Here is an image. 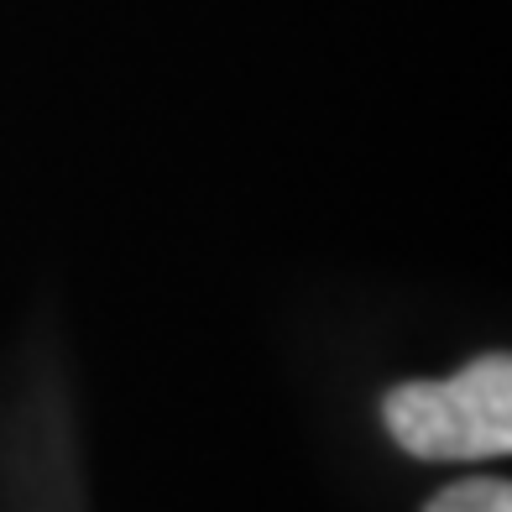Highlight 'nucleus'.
<instances>
[{
	"instance_id": "obj_2",
	"label": "nucleus",
	"mask_w": 512,
	"mask_h": 512,
	"mask_svg": "<svg viewBox=\"0 0 512 512\" xmlns=\"http://www.w3.org/2000/svg\"><path fill=\"white\" fill-rule=\"evenodd\" d=\"M424 512H512V486L476 476V481H460L450 492H439Z\"/></svg>"
},
{
	"instance_id": "obj_1",
	"label": "nucleus",
	"mask_w": 512,
	"mask_h": 512,
	"mask_svg": "<svg viewBox=\"0 0 512 512\" xmlns=\"http://www.w3.org/2000/svg\"><path fill=\"white\" fill-rule=\"evenodd\" d=\"M387 434L418 460H492L512 450V361L481 356L450 382L392 387Z\"/></svg>"
}]
</instances>
